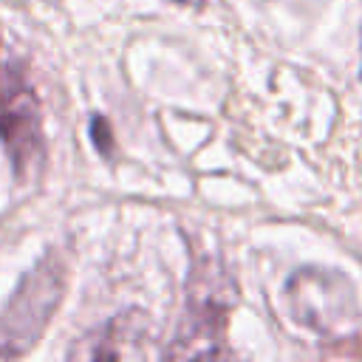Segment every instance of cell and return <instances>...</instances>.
<instances>
[{"label":"cell","mask_w":362,"mask_h":362,"mask_svg":"<svg viewBox=\"0 0 362 362\" xmlns=\"http://www.w3.org/2000/svg\"><path fill=\"white\" fill-rule=\"evenodd\" d=\"M173 3H181V6H204L206 0H173Z\"/></svg>","instance_id":"6"},{"label":"cell","mask_w":362,"mask_h":362,"mask_svg":"<svg viewBox=\"0 0 362 362\" xmlns=\"http://www.w3.org/2000/svg\"><path fill=\"white\" fill-rule=\"evenodd\" d=\"M294 320L322 337H342L356 325V297L348 280L325 269H300L286 288Z\"/></svg>","instance_id":"4"},{"label":"cell","mask_w":362,"mask_h":362,"mask_svg":"<svg viewBox=\"0 0 362 362\" xmlns=\"http://www.w3.org/2000/svg\"><path fill=\"white\" fill-rule=\"evenodd\" d=\"M65 277L68 272L57 252L42 257L37 269L28 272L0 317V356H23L37 345L62 300Z\"/></svg>","instance_id":"2"},{"label":"cell","mask_w":362,"mask_h":362,"mask_svg":"<svg viewBox=\"0 0 362 362\" xmlns=\"http://www.w3.org/2000/svg\"><path fill=\"white\" fill-rule=\"evenodd\" d=\"M0 141L23 178L42 161V116L40 99L23 62L0 48Z\"/></svg>","instance_id":"3"},{"label":"cell","mask_w":362,"mask_h":362,"mask_svg":"<svg viewBox=\"0 0 362 362\" xmlns=\"http://www.w3.org/2000/svg\"><path fill=\"white\" fill-rule=\"evenodd\" d=\"M238 303V288L218 260H198L189 272L187 300L175 339L164 351L173 359H212L223 356V334Z\"/></svg>","instance_id":"1"},{"label":"cell","mask_w":362,"mask_h":362,"mask_svg":"<svg viewBox=\"0 0 362 362\" xmlns=\"http://www.w3.org/2000/svg\"><path fill=\"white\" fill-rule=\"evenodd\" d=\"M153 339V325L144 311H124L110 320L88 348H76L74 354L90 359H127V356H147Z\"/></svg>","instance_id":"5"}]
</instances>
